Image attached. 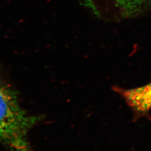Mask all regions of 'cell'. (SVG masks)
Instances as JSON below:
<instances>
[{
    "label": "cell",
    "instance_id": "obj_2",
    "mask_svg": "<svg viewBox=\"0 0 151 151\" xmlns=\"http://www.w3.org/2000/svg\"><path fill=\"white\" fill-rule=\"evenodd\" d=\"M98 17L110 20L134 17L150 10L151 0H82Z\"/></svg>",
    "mask_w": 151,
    "mask_h": 151
},
{
    "label": "cell",
    "instance_id": "obj_3",
    "mask_svg": "<svg viewBox=\"0 0 151 151\" xmlns=\"http://www.w3.org/2000/svg\"><path fill=\"white\" fill-rule=\"evenodd\" d=\"M122 95L135 113H147L151 109V82L145 86L122 90Z\"/></svg>",
    "mask_w": 151,
    "mask_h": 151
},
{
    "label": "cell",
    "instance_id": "obj_1",
    "mask_svg": "<svg viewBox=\"0 0 151 151\" xmlns=\"http://www.w3.org/2000/svg\"><path fill=\"white\" fill-rule=\"evenodd\" d=\"M37 120L21 107L15 90L0 75V142L12 151H30L27 133Z\"/></svg>",
    "mask_w": 151,
    "mask_h": 151
}]
</instances>
